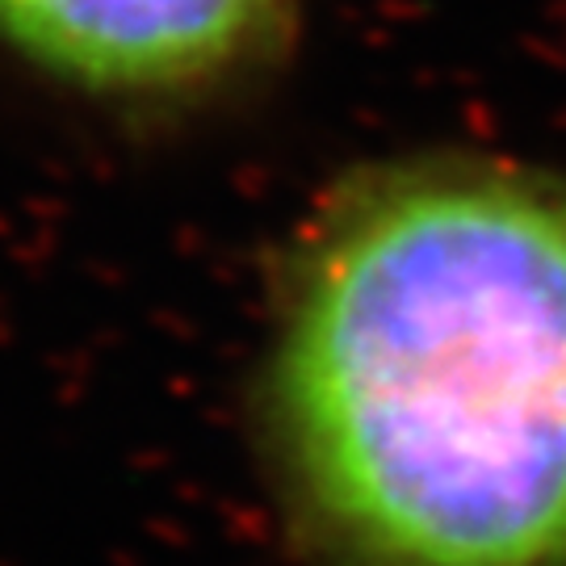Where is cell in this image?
Here are the masks:
<instances>
[{
    "mask_svg": "<svg viewBox=\"0 0 566 566\" xmlns=\"http://www.w3.org/2000/svg\"><path fill=\"white\" fill-rule=\"evenodd\" d=\"M273 403L361 563L566 566V177L361 185L303 264Z\"/></svg>",
    "mask_w": 566,
    "mask_h": 566,
    "instance_id": "6da1fadb",
    "label": "cell"
},
{
    "mask_svg": "<svg viewBox=\"0 0 566 566\" xmlns=\"http://www.w3.org/2000/svg\"><path fill=\"white\" fill-rule=\"evenodd\" d=\"M285 0H0V34L93 88H172L243 60Z\"/></svg>",
    "mask_w": 566,
    "mask_h": 566,
    "instance_id": "7a4b0ae2",
    "label": "cell"
}]
</instances>
